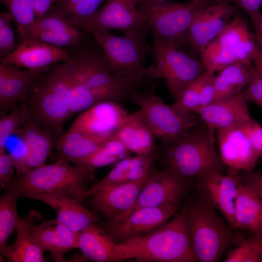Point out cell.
Segmentation results:
<instances>
[{
  "label": "cell",
  "instance_id": "obj_1",
  "mask_svg": "<svg viewBox=\"0 0 262 262\" xmlns=\"http://www.w3.org/2000/svg\"><path fill=\"white\" fill-rule=\"evenodd\" d=\"M72 71L71 56L51 65L36 77L22 103L30 119L49 131L54 138L62 134L65 123L72 116L69 107Z\"/></svg>",
  "mask_w": 262,
  "mask_h": 262
},
{
  "label": "cell",
  "instance_id": "obj_2",
  "mask_svg": "<svg viewBox=\"0 0 262 262\" xmlns=\"http://www.w3.org/2000/svg\"><path fill=\"white\" fill-rule=\"evenodd\" d=\"M189 206L169 221L147 235L116 243V251L121 261L137 262H195L187 229Z\"/></svg>",
  "mask_w": 262,
  "mask_h": 262
},
{
  "label": "cell",
  "instance_id": "obj_3",
  "mask_svg": "<svg viewBox=\"0 0 262 262\" xmlns=\"http://www.w3.org/2000/svg\"><path fill=\"white\" fill-rule=\"evenodd\" d=\"M214 133L201 120L179 140L163 147L166 167L188 184L208 175L222 173L225 165L215 150Z\"/></svg>",
  "mask_w": 262,
  "mask_h": 262
},
{
  "label": "cell",
  "instance_id": "obj_4",
  "mask_svg": "<svg viewBox=\"0 0 262 262\" xmlns=\"http://www.w3.org/2000/svg\"><path fill=\"white\" fill-rule=\"evenodd\" d=\"M202 196L189 206L187 229L196 261L218 262L225 250L245 239L236 233Z\"/></svg>",
  "mask_w": 262,
  "mask_h": 262
},
{
  "label": "cell",
  "instance_id": "obj_5",
  "mask_svg": "<svg viewBox=\"0 0 262 262\" xmlns=\"http://www.w3.org/2000/svg\"><path fill=\"white\" fill-rule=\"evenodd\" d=\"M149 28L118 36L110 31H97L90 33L99 45L106 66L113 73L135 81L161 79L155 65L145 66L146 57L150 50L147 40Z\"/></svg>",
  "mask_w": 262,
  "mask_h": 262
},
{
  "label": "cell",
  "instance_id": "obj_6",
  "mask_svg": "<svg viewBox=\"0 0 262 262\" xmlns=\"http://www.w3.org/2000/svg\"><path fill=\"white\" fill-rule=\"evenodd\" d=\"M216 0H192L180 3L169 0L147 1L137 4L153 38L172 43L182 49L188 46L191 24L196 14Z\"/></svg>",
  "mask_w": 262,
  "mask_h": 262
},
{
  "label": "cell",
  "instance_id": "obj_7",
  "mask_svg": "<svg viewBox=\"0 0 262 262\" xmlns=\"http://www.w3.org/2000/svg\"><path fill=\"white\" fill-rule=\"evenodd\" d=\"M93 178V175L80 167L72 166L61 157L53 164H44L14 177L21 197L59 192L81 202L87 197L85 185Z\"/></svg>",
  "mask_w": 262,
  "mask_h": 262
},
{
  "label": "cell",
  "instance_id": "obj_8",
  "mask_svg": "<svg viewBox=\"0 0 262 262\" xmlns=\"http://www.w3.org/2000/svg\"><path fill=\"white\" fill-rule=\"evenodd\" d=\"M131 101L139 106L153 136L161 141L163 147L179 140L201 121L191 113L178 112L149 92L138 91Z\"/></svg>",
  "mask_w": 262,
  "mask_h": 262
},
{
  "label": "cell",
  "instance_id": "obj_9",
  "mask_svg": "<svg viewBox=\"0 0 262 262\" xmlns=\"http://www.w3.org/2000/svg\"><path fill=\"white\" fill-rule=\"evenodd\" d=\"M153 50L161 79L175 98L207 71L200 61L172 43L153 39Z\"/></svg>",
  "mask_w": 262,
  "mask_h": 262
},
{
  "label": "cell",
  "instance_id": "obj_10",
  "mask_svg": "<svg viewBox=\"0 0 262 262\" xmlns=\"http://www.w3.org/2000/svg\"><path fill=\"white\" fill-rule=\"evenodd\" d=\"M17 33L18 42L33 40L67 49L79 46L91 34L72 24L55 4L30 28Z\"/></svg>",
  "mask_w": 262,
  "mask_h": 262
},
{
  "label": "cell",
  "instance_id": "obj_11",
  "mask_svg": "<svg viewBox=\"0 0 262 262\" xmlns=\"http://www.w3.org/2000/svg\"><path fill=\"white\" fill-rule=\"evenodd\" d=\"M178 206L168 205L140 208L115 221H107L102 229L116 243L137 239L168 221L176 213Z\"/></svg>",
  "mask_w": 262,
  "mask_h": 262
},
{
  "label": "cell",
  "instance_id": "obj_12",
  "mask_svg": "<svg viewBox=\"0 0 262 262\" xmlns=\"http://www.w3.org/2000/svg\"><path fill=\"white\" fill-rule=\"evenodd\" d=\"M147 28L145 16L133 0H105L81 29L89 33L114 29L129 35Z\"/></svg>",
  "mask_w": 262,
  "mask_h": 262
},
{
  "label": "cell",
  "instance_id": "obj_13",
  "mask_svg": "<svg viewBox=\"0 0 262 262\" xmlns=\"http://www.w3.org/2000/svg\"><path fill=\"white\" fill-rule=\"evenodd\" d=\"M239 8L216 1L198 11L190 27L187 43L191 55L196 57L227 27Z\"/></svg>",
  "mask_w": 262,
  "mask_h": 262
},
{
  "label": "cell",
  "instance_id": "obj_14",
  "mask_svg": "<svg viewBox=\"0 0 262 262\" xmlns=\"http://www.w3.org/2000/svg\"><path fill=\"white\" fill-rule=\"evenodd\" d=\"M188 185L168 167L158 172L153 171L134 205L118 219L140 208L179 205L186 194Z\"/></svg>",
  "mask_w": 262,
  "mask_h": 262
},
{
  "label": "cell",
  "instance_id": "obj_15",
  "mask_svg": "<svg viewBox=\"0 0 262 262\" xmlns=\"http://www.w3.org/2000/svg\"><path fill=\"white\" fill-rule=\"evenodd\" d=\"M153 171L136 181L118 182L99 188L90 196L93 209L108 221H115L134 205Z\"/></svg>",
  "mask_w": 262,
  "mask_h": 262
},
{
  "label": "cell",
  "instance_id": "obj_16",
  "mask_svg": "<svg viewBox=\"0 0 262 262\" xmlns=\"http://www.w3.org/2000/svg\"><path fill=\"white\" fill-rule=\"evenodd\" d=\"M240 181L239 171L228 168L226 175L222 173H213L197 182L201 196L221 213L233 229H235V203Z\"/></svg>",
  "mask_w": 262,
  "mask_h": 262
},
{
  "label": "cell",
  "instance_id": "obj_17",
  "mask_svg": "<svg viewBox=\"0 0 262 262\" xmlns=\"http://www.w3.org/2000/svg\"><path fill=\"white\" fill-rule=\"evenodd\" d=\"M128 115L120 103L102 102L83 111L69 129L96 137L108 138L115 133Z\"/></svg>",
  "mask_w": 262,
  "mask_h": 262
},
{
  "label": "cell",
  "instance_id": "obj_18",
  "mask_svg": "<svg viewBox=\"0 0 262 262\" xmlns=\"http://www.w3.org/2000/svg\"><path fill=\"white\" fill-rule=\"evenodd\" d=\"M72 49L59 47L33 40L18 42L14 51L0 63L6 66L26 69H46L51 65L66 61Z\"/></svg>",
  "mask_w": 262,
  "mask_h": 262
},
{
  "label": "cell",
  "instance_id": "obj_19",
  "mask_svg": "<svg viewBox=\"0 0 262 262\" xmlns=\"http://www.w3.org/2000/svg\"><path fill=\"white\" fill-rule=\"evenodd\" d=\"M220 156L225 166L236 171H251L259 157L239 126L217 131Z\"/></svg>",
  "mask_w": 262,
  "mask_h": 262
},
{
  "label": "cell",
  "instance_id": "obj_20",
  "mask_svg": "<svg viewBox=\"0 0 262 262\" xmlns=\"http://www.w3.org/2000/svg\"><path fill=\"white\" fill-rule=\"evenodd\" d=\"M25 197L41 201L51 207L56 212V219L77 232L101 220L100 215L65 193H45L30 195Z\"/></svg>",
  "mask_w": 262,
  "mask_h": 262
},
{
  "label": "cell",
  "instance_id": "obj_21",
  "mask_svg": "<svg viewBox=\"0 0 262 262\" xmlns=\"http://www.w3.org/2000/svg\"><path fill=\"white\" fill-rule=\"evenodd\" d=\"M247 102L240 93L198 107L194 112L210 129L215 131L239 126L251 118Z\"/></svg>",
  "mask_w": 262,
  "mask_h": 262
},
{
  "label": "cell",
  "instance_id": "obj_22",
  "mask_svg": "<svg viewBox=\"0 0 262 262\" xmlns=\"http://www.w3.org/2000/svg\"><path fill=\"white\" fill-rule=\"evenodd\" d=\"M46 69H20L0 63V116L15 108L26 98L30 86Z\"/></svg>",
  "mask_w": 262,
  "mask_h": 262
},
{
  "label": "cell",
  "instance_id": "obj_23",
  "mask_svg": "<svg viewBox=\"0 0 262 262\" xmlns=\"http://www.w3.org/2000/svg\"><path fill=\"white\" fill-rule=\"evenodd\" d=\"M32 233L43 251H49L55 262H66L65 254L72 249L79 248V232L56 219L35 224Z\"/></svg>",
  "mask_w": 262,
  "mask_h": 262
},
{
  "label": "cell",
  "instance_id": "obj_24",
  "mask_svg": "<svg viewBox=\"0 0 262 262\" xmlns=\"http://www.w3.org/2000/svg\"><path fill=\"white\" fill-rule=\"evenodd\" d=\"M42 218L37 211L32 210L21 218L16 228V239L8 245L3 256L10 262H43L44 252L34 240L32 229L36 221Z\"/></svg>",
  "mask_w": 262,
  "mask_h": 262
},
{
  "label": "cell",
  "instance_id": "obj_25",
  "mask_svg": "<svg viewBox=\"0 0 262 262\" xmlns=\"http://www.w3.org/2000/svg\"><path fill=\"white\" fill-rule=\"evenodd\" d=\"M215 39L231 50L239 62L252 63L258 46L256 34L251 33L246 20L239 11Z\"/></svg>",
  "mask_w": 262,
  "mask_h": 262
},
{
  "label": "cell",
  "instance_id": "obj_26",
  "mask_svg": "<svg viewBox=\"0 0 262 262\" xmlns=\"http://www.w3.org/2000/svg\"><path fill=\"white\" fill-rule=\"evenodd\" d=\"M114 135L132 153L148 154L155 151L153 135L140 109L129 114Z\"/></svg>",
  "mask_w": 262,
  "mask_h": 262
},
{
  "label": "cell",
  "instance_id": "obj_27",
  "mask_svg": "<svg viewBox=\"0 0 262 262\" xmlns=\"http://www.w3.org/2000/svg\"><path fill=\"white\" fill-rule=\"evenodd\" d=\"M79 248L87 259L97 262H121L116 242L103 229L90 224L79 232Z\"/></svg>",
  "mask_w": 262,
  "mask_h": 262
},
{
  "label": "cell",
  "instance_id": "obj_28",
  "mask_svg": "<svg viewBox=\"0 0 262 262\" xmlns=\"http://www.w3.org/2000/svg\"><path fill=\"white\" fill-rule=\"evenodd\" d=\"M234 217L235 229L262 235V199L241 180L235 203Z\"/></svg>",
  "mask_w": 262,
  "mask_h": 262
},
{
  "label": "cell",
  "instance_id": "obj_29",
  "mask_svg": "<svg viewBox=\"0 0 262 262\" xmlns=\"http://www.w3.org/2000/svg\"><path fill=\"white\" fill-rule=\"evenodd\" d=\"M108 138L96 137L69 129L56 139L54 145L60 157L76 164L91 156Z\"/></svg>",
  "mask_w": 262,
  "mask_h": 262
},
{
  "label": "cell",
  "instance_id": "obj_30",
  "mask_svg": "<svg viewBox=\"0 0 262 262\" xmlns=\"http://www.w3.org/2000/svg\"><path fill=\"white\" fill-rule=\"evenodd\" d=\"M16 134L30 149L28 160L29 171L45 164L52 149L54 138L52 134L30 119Z\"/></svg>",
  "mask_w": 262,
  "mask_h": 262
},
{
  "label": "cell",
  "instance_id": "obj_31",
  "mask_svg": "<svg viewBox=\"0 0 262 262\" xmlns=\"http://www.w3.org/2000/svg\"><path fill=\"white\" fill-rule=\"evenodd\" d=\"M4 188L0 198V257L8 246L9 237L16 230L21 219L16 209L17 199L21 197V192L14 178Z\"/></svg>",
  "mask_w": 262,
  "mask_h": 262
},
{
  "label": "cell",
  "instance_id": "obj_32",
  "mask_svg": "<svg viewBox=\"0 0 262 262\" xmlns=\"http://www.w3.org/2000/svg\"><path fill=\"white\" fill-rule=\"evenodd\" d=\"M249 80L247 65L242 62L223 69L214 78L215 101L240 94L247 85Z\"/></svg>",
  "mask_w": 262,
  "mask_h": 262
},
{
  "label": "cell",
  "instance_id": "obj_33",
  "mask_svg": "<svg viewBox=\"0 0 262 262\" xmlns=\"http://www.w3.org/2000/svg\"><path fill=\"white\" fill-rule=\"evenodd\" d=\"M131 152L114 135L109 138L91 156L75 165L91 174L97 169L130 156Z\"/></svg>",
  "mask_w": 262,
  "mask_h": 262
},
{
  "label": "cell",
  "instance_id": "obj_34",
  "mask_svg": "<svg viewBox=\"0 0 262 262\" xmlns=\"http://www.w3.org/2000/svg\"><path fill=\"white\" fill-rule=\"evenodd\" d=\"M155 151L148 154H136L126 157L114 164L111 171L102 180L87 189V196H90L99 188L108 184L120 182L133 169L146 164L155 162Z\"/></svg>",
  "mask_w": 262,
  "mask_h": 262
},
{
  "label": "cell",
  "instance_id": "obj_35",
  "mask_svg": "<svg viewBox=\"0 0 262 262\" xmlns=\"http://www.w3.org/2000/svg\"><path fill=\"white\" fill-rule=\"evenodd\" d=\"M199 55L200 61L207 71L213 73L240 62L229 48L215 39L209 43Z\"/></svg>",
  "mask_w": 262,
  "mask_h": 262
},
{
  "label": "cell",
  "instance_id": "obj_36",
  "mask_svg": "<svg viewBox=\"0 0 262 262\" xmlns=\"http://www.w3.org/2000/svg\"><path fill=\"white\" fill-rule=\"evenodd\" d=\"M17 25V33L30 28L36 21L35 0H0Z\"/></svg>",
  "mask_w": 262,
  "mask_h": 262
},
{
  "label": "cell",
  "instance_id": "obj_37",
  "mask_svg": "<svg viewBox=\"0 0 262 262\" xmlns=\"http://www.w3.org/2000/svg\"><path fill=\"white\" fill-rule=\"evenodd\" d=\"M214 73L207 71L196 80L187 86L176 98L172 107L178 112L187 114L191 113L199 106L200 92L203 85Z\"/></svg>",
  "mask_w": 262,
  "mask_h": 262
},
{
  "label": "cell",
  "instance_id": "obj_38",
  "mask_svg": "<svg viewBox=\"0 0 262 262\" xmlns=\"http://www.w3.org/2000/svg\"><path fill=\"white\" fill-rule=\"evenodd\" d=\"M30 119L25 105L21 103L0 118V150L5 149L7 142Z\"/></svg>",
  "mask_w": 262,
  "mask_h": 262
},
{
  "label": "cell",
  "instance_id": "obj_39",
  "mask_svg": "<svg viewBox=\"0 0 262 262\" xmlns=\"http://www.w3.org/2000/svg\"><path fill=\"white\" fill-rule=\"evenodd\" d=\"M262 235L245 239L229 250L225 262H261Z\"/></svg>",
  "mask_w": 262,
  "mask_h": 262
},
{
  "label": "cell",
  "instance_id": "obj_40",
  "mask_svg": "<svg viewBox=\"0 0 262 262\" xmlns=\"http://www.w3.org/2000/svg\"><path fill=\"white\" fill-rule=\"evenodd\" d=\"M103 0H81L67 14L70 21L81 29L98 10Z\"/></svg>",
  "mask_w": 262,
  "mask_h": 262
},
{
  "label": "cell",
  "instance_id": "obj_41",
  "mask_svg": "<svg viewBox=\"0 0 262 262\" xmlns=\"http://www.w3.org/2000/svg\"><path fill=\"white\" fill-rule=\"evenodd\" d=\"M12 19L9 12L0 13V61L13 52L17 45L10 25Z\"/></svg>",
  "mask_w": 262,
  "mask_h": 262
},
{
  "label": "cell",
  "instance_id": "obj_42",
  "mask_svg": "<svg viewBox=\"0 0 262 262\" xmlns=\"http://www.w3.org/2000/svg\"><path fill=\"white\" fill-rule=\"evenodd\" d=\"M247 66L249 72V80L241 94L246 101L255 103L262 109V78L252 63Z\"/></svg>",
  "mask_w": 262,
  "mask_h": 262
},
{
  "label": "cell",
  "instance_id": "obj_43",
  "mask_svg": "<svg viewBox=\"0 0 262 262\" xmlns=\"http://www.w3.org/2000/svg\"><path fill=\"white\" fill-rule=\"evenodd\" d=\"M16 138L12 143L10 155L13 160L16 174L27 172L29 171L28 160L30 154V149L16 134Z\"/></svg>",
  "mask_w": 262,
  "mask_h": 262
},
{
  "label": "cell",
  "instance_id": "obj_44",
  "mask_svg": "<svg viewBox=\"0 0 262 262\" xmlns=\"http://www.w3.org/2000/svg\"><path fill=\"white\" fill-rule=\"evenodd\" d=\"M239 126L245 133L257 156L262 157V126L252 117Z\"/></svg>",
  "mask_w": 262,
  "mask_h": 262
},
{
  "label": "cell",
  "instance_id": "obj_45",
  "mask_svg": "<svg viewBox=\"0 0 262 262\" xmlns=\"http://www.w3.org/2000/svg\"><path fill=\"white\" fill-rule=\"evenodd\" d=\"M217 2L232 4L242 9L251 20L254 29L260 15V9L262 5V0H216Z\"/></svg>",
  "mask_w": 262,
  "mask_h": 262
},
{
  "label": "cell",
  "instance_id": "obj_46",
  "mask_svg": "<svg viewBox=\"0 0 262 262\" xmlns=\"http://www.w3.org/2000/svg\"><path fill=\"white\" fill-rule=\"evenodd\" d=\"M15 166L9 154L5 149L0 150V187L4 188L13 178Z\"/></svg>",
  "mask_w": 262,
  "mask_h": 262
},
{
  "label": "cell",
  "instance_id": "obj_47",
  "mask_svg": "<svg viewBox=\"0 0 262 262\" xmlns=\"http://www.w3.org/2000/svg\"><path fill=\"white\" fill-rule=\"evenodd\" d=\"M242 183L254 191L262 199V172L244 171L240 174Z\"/></svg>",
  "mask_w": 262,
  "mask_h": 262
},
{
  "label": "cell",
  "instance_id": "obj_48",
  "mask_svg": "<svg viewBox=\"0 0 262 262\" xmlns=\"http://www.w3.org/2000/svg\"><path fill=\"white\" fill-rule=\"evenodd\" d=\"M214 78L215 75L211 77L202 86L200 92L198 107L207 106L215 101Z\"/></svg>",
  "mask_w": 262,
  "mask_h": 262
},
{
  "label": "cell",
  "instance_id": "obj_49",
  "mask_svg": "<svg viewBox=\"0 0 262 262\" xmlns=\"http://www.w3.org/2000/svg\"><path fill=\"white\" fill-rule=\"evenodd\" d=\"M60 0H35L34 11L36 20L45 15L53 5Z\"/></svg>",
  "mask_w": 262,
  "mask_h": 262
},
{
  "label": "cell",
  "instance_id": "obj_50",
  "mask_svg": "<svg viewBox=\"0 0 262 262\" xmlns=\"http://www.w3.org/2000/svg\"><path fill=\"white\" fill-rule=\"evenodd\" d=\"M252 62L256 70L262 78V51L258 46L253 53Z\"/></svg>",
  "mask_w": 262,
  "mask_h": 262
},
{
  "label": "cell",
  "instance_id": "obj_51",
  "mask_svg": "<svg viewBox=\"0 0 262 262\" xmlns=\"http://www.w3.org/2000/svg\"><path fill=\"white\" fill-rule=\"evenodd\" d=\"M81 0H60L55 4L66 14Z\"/></svg>",
  "mask_w": 262,
  "mask_h": 262
},
{
  "label": "cell",
  "instance_id": "obj_52",
  "mask_svg": "<svg viewBox=\"0 0 262 262\" xmlns=\"http://www.w3.org/2000/svg\"><path fill=\"white\" fill-rule=\"evenodd\" d=\"M255 30V33L262 38V12L260 13Z\"/></svg>",
  "mask_w": 262,
  "mask_h": 262
},
{
  "label": "cell",
  "instance_id": "obj_53",
  "mask_svg": "<svg viewBox=\"0 0 262 262\" xmlns=\"http://www.w3.org/2000/svg\"><path fill=\"white\" fill-rule=\"evenodd\" d=\"M256 39H257V42L258 44V46L260 48V49L262 51V38L260 36L256 34Z\"/></svg>",
  "mask_w": 262,
  "mask_h": 262
},
{
  "label": "cell",
  "instance_id": "obj_54",
  "mask_svg": "<svg viewBox=\"0 0 262 262\" xmlns=\"http://www.w3.org/2000/svg\"><path fill=\"white\" fill-rule=\"evenodd\" d=\"M133 1L137 5L139 3H140L141 2L143 1H161V0H133Z\"/></svg>",
  "mask_w": 262,
  "mask_h": 262
},
{
  "label": "cell",
  "instance_id": "obj_55",
  "mask_svg": "<svg viewBox=\"0 0 262 262\" xmlns=\"http://www.w3.org/2000/svg\"></svg>",
  "mask_w": 262,
  "mask_h": 262
}]
</instances>
